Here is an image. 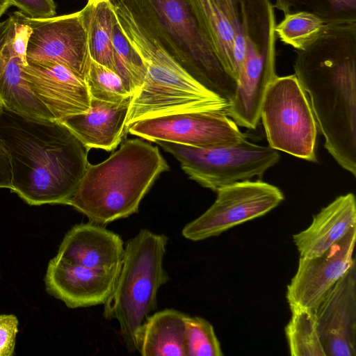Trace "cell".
I'll return each instance as SVG.
<instances>
[{
	"mask_svg": "<svg viewBox=\"0 0 356 356\" xmlns=\"http://www.w3.org/2000/svg\"><path fill=\"white\" fill-rule=\"evenodd\" d=\"M295 76L306 92L324 147L356 175V22L325 24L296 50Z\"/></svg>",
	"mask_w": 356,
	"mask_h": 356,
	"instance_id": "1",
	"label": "cell"
},
{
	"mask_svg": "<svg viewBox=\"0 0 356 356\" xmlns=\"http://www.w3.org/2000/svg\"><path fill=\"white\" fill-rule=\"evenodd\" d=\"M0 138L10 156V191L30 205H67L89 164V151L76 136L60 121L3 108Z\"/></svg>",
	"mask_w": 356,
	"mask_h": 356,
	"instance_id": "2",
	"label": "cell"
},
{
	"mask_svg": "<svg viewBox=\"0 0 356 356\" xmlns=\"http://www.w3.org/2000/svg\"><path fill=\"white\" fill-rule=\"evenodd\" d=\"M168 170L156 146L127 140L104 161L88 165L67 205L89 222L106 225L137 213L156 179Z\"/></svg>",
	"mask_w": 356,
	"mask_h": 356,
	"instance_id": "3",
	"label": "cell"
},
{
	"mask_svg": "<svg viewBox=\"0 0 356 356\" xmlns=\"http://www.w3.org/2000/svg\"><path fill=\"white\" fill-rule=\"evenodd\" d=\"M168 238L146 229L124 245L113 289L104 304V317L115 319L127 350L137 351L142 325L156 307L159 289L168 281L163 258Z\"/></svg>",
	"mask_w": 356,
	"mask_h": 356,
	"instance_id": "4",
	"label": "cell"
},
{
	"mask_svg": "<svg viewBox=\"0 0 356 356\" xmlns=\"http://www.w3.org/2000/svg\"><path fill=\"white\" fill-rule=\"evenodd\" d=\"M165 50L196 81L227 100L237 81L223 66L191 0H133Z\"/></svg>",
	"mask_w": 356,
	"mask_h": 356,
	"instance_id": "5",
	"label": "cell"
},
{
	"mask_svg": "<svg viewBox=\"0 0 356 356\" xmlns=\"http://www.w3.org/2000/svg\"><path fill=\"white\" fill-rule=\"evenodd\" d=\"M158 145L177 159L190 179L216 192L237 181L263 175L280 160L277 150L244 140L240 143L197 147L158 140Z\"/></svg>",
	"mask_w": 356,
	"mask_h": 356,
	"instance_id": "6",
	"label": "cell"
},
{
	"mask_svg": "<svg viewBox=\"0 0 356 356\" xmlns=\"http://www.w3.org/2000/svg\"><path fill=\"white\" fill-rule=\"evenodd\" d=\"M268 146L309 162H317L318 127L305 90L295 74L277 76L260 108Z\"/></svg>",
	"mask_w": 356,
	"mask_h": 356,
	"instance_id": "7",
	"label": "cell"
},
{
	"mask_svg": "<svg viewBox=\"0 0 356 356\" xmlns=\"http://www.w3.org/2000/svg\"><path fill=\"white\" fill-rule=\"evenodd\" d=\"M216 193L212 205L184 226L181 234L185 238L199 241L218 236L264 216L284 200L279 188L261 180L237 181L219 188Z\"/></svg>",
	"mask_w": 356,
	"mask_h": 356,
	"instance_id": "8",
	"label": "cell"
},
{
	"mask_svg": "<svg viewBox=\"0 0 356 356\" xmlns=\"http://www.w3.org/2000/svg\"><path fill=\"white\" fill-rule=\"evenodd\" d=\"M127 132L153 143L162 140L197 147L236 144L247 139L232 119L216 111L150 118L134 123Z\"/></svg>",
	"mask_w": 356,
	"mask_h": 356,
	"instance_id": "9",
	"label": "cell"
},
{
	"mask_svg": "<svg viewBox=\"0 0 356 356\" xmlns=\"http://www.w3.org/2000/svg\"><path fill=\"white\" fill-rule=\"evenodd\" d=\"M32 30L26 49L31 63H54L85 80L90 56L81 10L68 15L31 18L19 12Z\"/></svg>",
	"mask_w": 356,
	"mask_h": 356,
	"instance_id": "10",
	"label": "cell"
},
{
	"mask_svg": "<svg viewBox=\"0 0 356 356\" xmlns=\"http://www.w3.org/2000/svg\"><path fill=\"white\" fill-rule=\"evenodd\" d=\"M356 227L323 254L300 257L297 270L286 288L291 310L313 309L325 293L355 264Z\"/></svg>",
	"mask_w": 356,
	"mask_h": 356,
	"instance_id": "11",
	"label": "cell"
},
{
	"mask_svg": "<svg viewBox=\"0 0 356 356\" xmlns=\"http://www.w3.org/2000/svg\"><path fill=\"white\" fill-rule=\"evenodd\" d=\"M312 311L326 356H355V264L325 293Z\"/></svg>",
	"mask_w": 356,
	"mask_h": 356,
	"instance_id": "12",
	"label": "cell"
},
{
	"mask_svg": "<svg viewBox=\"0 0 356 356\" xmlns=\"http://www.w3.org/2000/svg\"><path fill=\"white\" fill-rule=\"evenodd\" d=\"M21 67L31 90L56 120L90 110L86 81L68 68L54 63H28Z\"/></svg>",
	"mask_w": 356,
	"mask_h": 356,
	"instance_id": "13",
	"label": "cell"
},
{
	"mask_svg": "<svg viewBox=\"0 0 356 356\" xmlns=\"http://www.w3.org/2000/svg\"><path fill=\"white\" fill-rule=\"evenodd\" d=\"M119 272L86 268L54 257L47 266L45 287L49 295L71 309L104 305Z\"/></svg>",
	"mask_w": 356,
	"mask_h": 356,
	"instance_id": "14",
	"label": "cell"
},
{
	"mask_svg": "<svg viewBox=\"0 0 356 356\" xmlns=\"http://www.w3.org/2000/svg\"><path fill=\"white\" fill-rule=\"evenodd\" d=\"M216 54L238 80L244 56L239 0H191Z\"/></svg>",
	"mask_w": 356,
	"mask_h": 356,
	"instance_id": "15",
	"label": "cell"
},
{
	"mask_svg": "<svg viewBox=\"0 0 356 356\" xmlns=\"http://www.w3.org/2000/svg\"><path fill=\"white\" fill-rule=\"evenodd\" d=\"M124 252L120 236L104 225L88 222L69 230L55 257L86 268L118 273Z\"/></svg>",
	"mask_w": 356,
	"mask_h": 356,
	"instance_id": "16",
	"label": "cell"
},
{
	"mask_svg": "<svg viewBox=\"0 0 356 356\" xmlns=\"http://www.w3.org/2000/svg\"><path fill=\"white\" fill-rule=\"evenodd\" d=\"M15 22L13 13L0 22V99L3 108L19 115L55 120L33 95L24 76L13 47Z\"/></svg>",
	"mask_w": 356,
	"mask_h": 356,
	"instance_id": "17",
	"label": "cell"
},
{
	"mask_svg": "<svg viewBox=\"0 0 356 356\" xmlns=\"http://www.w3.org/2000/svg\"><path fill=\"white\" fill-rule=\"evenodd\" d=\"M131 99L111 103L91 98L90 110L65 118L60 122L66 126L89 151L114 150L127 132L126 125Z\"/></svg>",
	"mask_w": 356,
	"mask_h": 356,
	"instance_id": "18",
	"label": "cell"
},
{
	"mask_svg": "<svg viewBox=\"0 0 356 356\" xmlns=\"http://www.w3.org/2000/svg\"><path fill=\"white\" fill-rule=\"evenodd\" d=\"M356 227V201L348 193L335 198L313 216L310 225L293 235L300 257H318Z\"/></svg>",
	"mask_w": 356,
	"mask_h": 356,
	"instance_id": "19",
	"label": "cell"
},
{
	"mask_svg": "<svg viewBox=\"0 0 356 356\" xmlns=\"http://www.w3.org/2000/svg\"><path fill=\"white\" fill-rule=\"evenodd\" d=\"M186 316L172 309L149 315L140 327L137 351L143 356H186Z\"/></svg>",
	"mask_w": 356,
	"mask_h": 356,
	"instance_id": "20",
	"label": "cell"
},
{
	"mask_svg": "<svg viewBox=\"0 0 356 356\" xmlns=\"http://www.w3.org/2000/svg\"><path fill=\"white\" fill-rule=\"evenodd\" d=\"M81 12L87 31L90 57L114 71L113 29L116 16L111 1L86 4Z\"/></svg>",
	"mask_w": 356,
	"mask_h": 356,
	"instance_id": "21",
	"label": "cell"
},
{
	"mask_svg": "<svg viewBox=\"0 0 356 356\" xmlns=\"http://www.w3.org/2000/svg\"><path fill=\"white\" fill-rule=\"evenodd\" d=\"M291 312V317L284 328L290 355L326 356L312 309Z\"/></svg>",
	"mask_w": 356,
	"mask_h": 356,
	"instance_id": "22",
	"label": "cell"
},
{
	"mask_svg": "<svg viewBox=\"0 0 356 356\" xmlns=\"http://www.w3.org/2000/svg\"><path fill=\"white\" fill-rule=\"evenodd\" d=\"M113 47L114 72L133 96L143 83L147 68L142 56L124 34L117 17L113 29Z\"/></svg>",
	"mask_w": 356,
	"mask_h": 356,
	"instance_id": "23",
	"label": "cell"
},
{
	"mask_svg": "<svg viewBox=\"0 0 356 356\" xmlns=\"http://www.w3.org/2000/svg\"><path fill=\"white\" fill-rule=\"evenodd\" d=\"M273 7L284 15L307 11L325 24L356 22V0H275Z\"/></svg>",
	"mask_w": 356,
	"mask_h": 356,
	"instance_id": "24",
	"label": "cell"
},
{
	"mask_svg": "<svg viewBox=\"0 0 356 356\" xmlns=\"http://www.w3.org/2000/svg\"><path fill=\"white\" fill-rule=\"evenodd\" d=\"M325 24L315 14L299 11L284 15V19L276 24L275 31L282 42L299 50L314 40Z\"/></svg>",
	"mask_w": 356,
	"mask_h": 356,
	"instance_id": "25",
	"label": "cell"
},
{
	"mask_svg": "<svg viewBox=\"0 0 356 356\" xmlns=\"http://www.w3.org/2000/svg\"><path fill=\"white\" fill-rule=\"evenodd\" d=\"M85 81L91 98L111 103L131 99L132 95L124 87L120 77L90 57Z\"/></svg>",
	"mask_w": 356,
	"mask_h": 356,
	"instance_id": "26",
	"label": "cell"
},
{
	"mask_svg": "<svg viewBox=\"0 0 356 356\" xmlns=\"http://www.w3.org/2000/svg\"><path fill=\"white\" fill-rule=\"evenodd\" d=\"M186 356H222L223 353L213 325L206 319L186 316Z\"/></svg>",
	"mask_w": 356,
	"mask_h": 356,
	"instance_id": "27",
	"label": "cell"
},
{
	"mask_svg": "<svg viewBox=\"0 0 356 356\" xmlns=\"http://www.w3.org/2000/svg\"><path fill=\"white\" fill-rule=\"evenodd\" d=\"M18 320L13 314L0 315V356L14 354Z\"/></svg>",
	"mask_w": 356,
	"mask_h": 356,
	"instance_id": "28",
	"label": "cell"
},
{
	"mask_svg": "<svg viewBox=\"0 0 356 356\" xmlns=\"http://www.w3.org/2000/svg\"><path fill=\"white\" fill-rule=\"evenodd\" d=\"M12 6L31 18H47L55 16L56 6L54 0H10Z\"/></svg>",
	"mask_w": 356,
	"mask_h": 356,
	"instance_id": "29",
	"label": "cell"
},
{
	"mask_svg": "<svg viewBox=\"0 0 356 356\" xmlns=\"http://www.w3.org/2000/svg\"><path fill=\"white\" fill-rule=\"evenodd\" d=\"M15 22L13 33V47L22 65H27L26 49L32 30L20 17L19 11L13 13Z\"/></svg>",
	"mask_w": 356,
	"mask_h": 356,
	"instance_id": "30",
	"label": "cell"
},
{
	"mask_svg": "<svg viewBox=\"0 0 356 356\" xmlns=\"http://www.w3.org/2000/svg\"><path fill=\"white\" fill-rule=\"evenodd\" d=\"M12 166L8 148L0 138V188H12Z\"/></svg>",
	"mask_w": 356,
	"mask_h": 356,
	"instance_id": "31",
	"label": "cell"
},
{
	"mask_svg": "<svg viewBox=\"0 0 356 356\" xmlns=\"http://www.w3.org/2000/svg\"><path fill=\"white\" fill-rule=\"evenodd\" d=\"M111 0H88L87 4L89 5H96L101 2L109 1Z\"/></svg>",
	"mask_w": 356,
	"mask_h": 356,
	"instance_id": "32",
	"label": "cell"
},
{
	"mask_svg": "<svg viewBox=\"0 0 356 356\" xmlns=\"http://www.w3.org/2000/svg\"><path fill=\"white\" fill-rule=\"evenodd\" d=\"M3 104L0 99V114L1 113V111H3Z\"/></svg>",
	"mask_w": 356,
	"mask_h": 356,
	"instance_id": "33",
	"label": "cell"
}]
</instances>
